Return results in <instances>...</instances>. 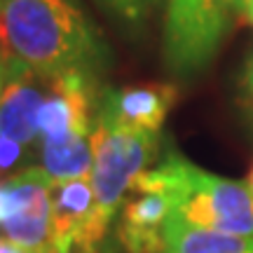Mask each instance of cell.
I'll use <instances>...</instances> for the list:
<instances>
[{"label":"cell","mask_w":253,"mask_h":253,"mask_svg":"<svg viewBox=\"0 0 253 253\" xmlns=\"http://www.w3.org/2000/svg\"><path fill=\"white\" fill-rule=\"evenodd\" d=\"M0 242H2V237H0Z\"/></svg>","instance_id":"21"},{"label":"cell","mask_w":253,"mask_h":253,"mask_svg":"<svg viewBox=\"0 0 253 253\" xmlns=\"http://www.w3.org/2000/svg\"><path fill=\"white\" fill-rule=\"evenodd\" d=\"M101 7L129 28H138L150 12L157 7L160 0H96Z\"/></svg>","instance_id":"12"},{"label":"cell","mask_w":253,"mask_h":253,"mask_svg":"<svg viewBox=\"0 0 253 253\" xmlns=\"http://www.w3.org/2000/svg\"><path fill=\"white\" fill-rule=\"evenodd\" d=\"M246 183H249V188L253 190V167H251V173H249V181H246Z\"/></svg>","instance_id":"20"},{"label":"cell","mask_w":253,"mask_h":253,"mask_svg":"<svg viewBox=\"0 0 253 253\" xmlns=\"http://www.w3.org/2000/svg\"><path fill=\"white\" fill-rule=\"evenodd\" d=\"M173 195V216L183 223L223 235L253 237V190L249 183L204 171L178 150L157 164Z\"/></svg>","instance_id":"2"},{"label":"cell","mask_w":253,"mask_h":253,"mask_svg":"<svg viewBox=\"0 0 253 253\" xmlns=\"http://www.w3.org/2000/svg\"><path fill=\"white\" fill-rule=\"evenodd\" d=\"M91 188L96 197L94 216L78 242L106 244L110 242V225L120 216L134 181L148 169L160 150V134L131 131L108 122H94L91 131Z\"/></svg>","instance_id":"3"},{"label":"cell","mask_w":253,"mask_h":253,"mask_svg":"<svg viewBox=\"0 0 253 253\" xmlns=\"http://www.w3.org/2000/svg\"><path fill=\"white\" fill-rule=\"evenodd\" d=\"M99 99V80L84 75L49 80L47 96L38 110V143L59 136H91Z\"/></svg>","instance_id":"6"},{"label":"cell","mask_w":253,"mask_h":253,"mask_svg":"<svg viewBox=\"0 0 253 253\" xmlns=\"http://www.w3.org/2000/svg\"><path fill=\"white\" fill-rule=\"evenodd\" d=\"M118 237H115V242L110 239L106 244H91V242H75V244L68 249V251L63 253H115V246H118Z\"/></svg>","instance_id":"14"},{"label":"cell","mask_w":253,"mask_h":253,"mask_svg":"<svg viewBox=\"0 0 253 253\" xmlns=\"http://www.w3.org/2000/svg\"><path fill=\"white\" fill-rule=\"evenodd\" d=\"M5 78H7V68H5L2 56H0V99H2V91H5Z\"/></svg>","instance_id":"18"},{"label":"cell","mask_w":253,"mask_h":253,"mask_svg":"<svg viewBox=\"0 0 253 253\" xmlns=\"http://www.w3.org/2000/svg\"><path fill=\"white\" fill-rule=\"evenodd\" d=\"M173 213V195L160 167L145 169L134 181L120 209L115 230L126 253H162L164 227Z\"/></svg>","instance_id":"5"},{"label":"cell","mask_w":253,"mask_h":253,"mask_svg":"<svg viewBox=\"0 0 253 253\" xmlns=\"http://www.w3.org/2000/svg\"><path fill=\"white\" fill-rule=\"evenodd\" d=\"M232 14L223 0H164L162 56L176 78H195L216 59Z\"/></svg>","instance_id":"4"},{"label":"cell","mask_w":253,"mask_h":253,"mask_svg":"<svg viewBox=\"0 0 253 253\" xmlns=\"http://www.w3.org/2000/svg\"><path fill=\"white\" fill-rule=\"evenodd\" d=\"M24 153H26V145L17 143V141H12L7 136H0V173L17 167L24 160Z\"/></svg>","instance_id":"13"},{"label":"cell","mask_w":253,"mask_h":253,"mask_svg":"<svg viewBox=\"0 0 253 253\" xmlns=\"http://www.w3.org/2000/svg\"><path fill=\"white\" fill-rule=\"evenodd\" d=\"M173 101L176 89L169 84H134L103 89L96 108V120L131 131L160 134Z\"/></svg>","instance_id":"7"},{"label":"cell","mask_w":253,"mask_h":253,"mask_svg":"<svg viewBox=\"0 0 253 253\" xmlns=\"http://www.w3.org/2000/svg\"><path fill=\"white\" fill-rule=\"evenodd\" d=\"M249 2H251V0H223V5H225V9L230 14H242Z\"/></svg>","instance_id":"16"},{"label":"cell","mask_w":253,"mask_h":253,"mask_svg":"<svg viewBox=\"0 0 253 253\" xmlns=\"http://www.w3.org/2000/svg\"><path fill=\"white\" fill-rule=\"evenodd\" d=\"M96 197L91 178H71L52 183L49 188V230L52 253L68 251L94 216Z\"/></svg>","instance_id":"9"},{"label":"cell","mask_w":253,"mask_h":253,"mask_svg":"<svg viewBox=\"0 0 253 253\" xmlns=\"http://www.w3.org/2000/svg\"><path fill=\"white\" fill-rule=\"evenodd\" d=\"M0 5H2V0H0Z\"/></svg>","instance_id":"22"},{"label":"cell","mask_w":253,"mask_h":253,"mask_svg":"<svg viewBox=\"0 0 253 253\" xmlns=\"http://www.w3.org/2000/svg\"><path fill=\"white\" fill-rule=\"evenodd\" d=\"M242 14H244V17H246V21H249V24H251V26H253V0H251V2H249V5H246V7H244V12H242Z\"/></svg>","instance_id":"19"},{"label":"cell","mask_w":253,"mask_h":253,"mask_svg":"<svg viewBox=\"0 0 253 253\" xmlns=\"http://www.w3.org/2000/svg\"><path fill=\"white\" fill-rule=\"evenodd\" d=\"M7 78L0 99V136L21 145L38 143V110L49 89V80L40 78L21 63H5Z\"/></svg>","instance_id":"8"},{"label":"cell","mask_w":253,"mask_h":253,"mask_svg":"<svg viewBox=\"0 0 253 253\" xmlns=\"http://www.w3.org/2000/svg\"><path fill=\"white\" fill-rule=\"evenodd\" d=\"M0 56L45 80H101L110 63L108 45L80 0H2Z\"/></svg>","instance_id":"1"},{"label":"cell","mask_w":253,"mask_h":253,"mask_svg":"<svg viewBox=\"0 0 253 253\" xmlns=\"http://www.w3.org/2000/svg\"><path fill=\"white\" fill-rule=\"evenodd\" d=\"M162 253H253V237L223 235L213 230L192 227L171 213L164 227Z\"/></svg>","instance_id":"11"},{"label":"cell","mask_w":253,"mask_h":253,"mask_svg":"<svg viewBox=\"0 0 253 253\" xmlns=\"http://www.w3.org/2000/svg\"><path fill=\"white\" fill-rule=\"evenodd\" d=\"M244 99H246V106H249V110H251V115H253V54L249 56L246 68H244Z\"/></svg>","instance_id":"15"},{"label":"cell","mask_w":253,"mask_h":253,"mask_svg":"<svg viewBox=\"0 0 253 253\" xmlns=\"http://www.w3.org/2000/svg\"><path fill=\"white\" fill-rule=\"evenodd\" d=\"M0 253H26V251H21L19 246L9 244L7 239H2V242H0Z\"/></svg>","instance_id":"17"},{"label":"cell","mask_w":253,"mask_h":253,"mask_svg":"<svg viewBox=\"0 0 253 253\" xmlns=\"http://www.w3.org/2000/svg\"><path fill=\"white\" fill-rule=\"evenodd\" d=\"M40 169L52 183L89 178L94 167L91 136H59L40 141Z\"/></svg>","instance_id":"10"}]
</instances>
